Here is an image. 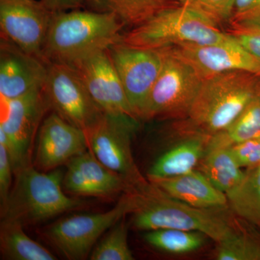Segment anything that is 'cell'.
I'll list each match as a JSON object with an SVG mask.
<instances>
[{"instance_id":"cell-4","label":"cell","mask_w":260,"mask_h":260,"mask_svg":"<svg viewBox=\"0 0 260 260\" xmlns=\"http://www.w3.org/2000/svg\"><path fill=\"white\" fill-rule=\"evenodd\" d=\"M14 174V186L1 207L2 220H15L23 225L39 223L87 205L63 190L64 173L60 169L44 172L30 164Z\"/></svg>"},{"instance_id":"cell-9","label":"cell","mask_w":260,"mask_h":260,"mask_svg":"<svg viewBox=\"0 0 260 260\" xmlns=\"http://www.w3.org/2000/svg\"><path fill=\"white\" fill-rule=\"evenodd\" d=\"M0 143L9 153L13 173L31 164L32 143L49 108L44 88L13 99H0Z\"/></svg>"},{"instance_id":"cell-17","label":"cell","mask_w":260,"mask_h":260,"mask_svg":"<svg viewBox=\"0 0 260 260\" xmlns=\"http://www.w3.org/2000/svg\"><path fill=\"white\" fill-rule=\"evenodd\" d=\"M88 150L84 130L63 119L55 112L43 121L38 133L35 165L48 172Z\"/></svg>"},{"instance_id":"cell-12","label":"cell","mask_w":260,"mask_h":260,"mask_svg":"<svg viewBox=\"0 0 260 260\" xmlns=\"http://www.w3.org/2000/svg\"><path fill=\"white\" fill-rule=\"evenodd\" d=\"M135 116L142 119L162 63L160 49L128 47L121 43L108 49Z\"/></svg>"},{"instance_id":"cell-19","label":"cell","mask_w":260,"mask_h":260,"mask_svg":"<svg viewBox=\"0 0 260 260\" xmlns=\"http://www.w3.org/2000/svg\"><path fill=\"white\" fill-rule=\"evenodd\" d=\"M152 183L169 196L194 208H229L225 195L200 170L194 169L184 175Z\"/></svg>"},{"instance_id":"cell-24","label":"cell","mask_w":260,"mask_h":260,"mask_svg":"<svg viewBox=\"0 0 260 260\" xmlns=\"http://www.w3.org/2000/svg\"><path fill=\"white\" fill-rule=\"evenodd\" d=\"M104 11L117 15L124 25H141L160 10L171 6L170 0H96Z\"/></svg>"},{"instance_id":"cell-27","label":"cell","mask_w":260,"mask_h":260,"mask_svg":"<svg viewBox=\"0 0 260 260\" xmlns=\"http://www.w3.org/2000/svg\"><path fill=\"white\" fill-rule=\"evenodd\" d=\"M179 4L194 10L215 25L229 23L234 0H177Z\"/></svg>"},{"instance_id":"cell-13","label":"cell","mask_w":260,"mask_h":260,"mask_svg":"<svg viewBox=\"0 0 260 260\" xmlns=\"http://www.w3.org/2000/svg\"><path fill=\"white\" fill-rule=\"evenodd\" d=\"M54 13L42 0H0L2 39L44 60L43 47Z\"/></svg>"},{"instance_id":"cell-31","label":"cell","mask_w":260,"mask_h":260,"mask_svg":"<svg viewBox=\"0 0 260 260\" xmlns=\"http://www.w3.org/2000/svg\"><path fill=\"white\" fill-rule=\"evenodd\" d=\"M13 166L8 149L0 143V202L1 207L6 203L11 190Z\"/></svg>"},{"instance_id":"cell-25","label":"cell","mask_w":260,"mask_h":260,"mask_svg":"<svg viewBox=\"0 0 260 260\" xmlns=\"http://www.w3.org/2000/svg\"><path fill=\"white\" fill-rule=\"evenodd\" d=\"M205 236L201 233L175 229L148 231L145 242L158 250L170 254H185L200 249Z\"/></svg>"},{"instance_id":"cell-5","label":"cell","mask_w":260,"mask_h":260,"mask_svg":"<svg viewBox=\"0 0 260 260\" xmlns=\"http://www.w3.org/2000/svg\"><path fill=\"white\" fill-rule=\"evenodd\" d=\"M230 36L203 15L186 7L169 6L141 25L122 34L121 44L144 49H160L181 44H214Z\"/></svg>"},{"instance_id":"cell-29","label":"cell","mask_w":260,"mask_h":260,"mask_svg":"<svg viewBox=\"0 0 260 260\" xmlns=\"http://www.w3.org/2000/svg\"><path fill=\"white\" fill-rule=\"evenodd\" d=\"M238 165L251 169L260 165V138L246 140L229 148Z\"/></svg>"},{"instance_id":"cell-8","label":"cell","mask_w":260,"mask_h":260,"mask_svg":"<svg viewBox=\"0 0 260 260\" xmlns=\"http://www.w3.org/2000/svg\"><path fill=\"white\" fill-rule=\"evenodd\" d=\"M137 127L136 118L103 113L93 124L84 130L88 150L104 165L124 178L133 189L148 183L132 153V139Z\"/></svg>"},{"instance_id":"cell-7","label":"cell","mask_w":260,"mask_h":260,"mask_svg":"<svg viewBox=\"0 0 260 260\" xmlns=\"http://www.w3.org/2000/svg\"><path fill=\"white\" fill-rule=\"evenodd\" d=\"M138 207L134 191L124 193L117 204L105 213L75 215L59 220L42 233L51 245L67 259H86L103 234Z\"/></svg>"},{"instance_id":"cell-26","label":"cell","mask_w":260,"mask_h":260,"mask_svg":"<svg viewBox=\"0 0 260 260\" xmlns=\"http://www.w3.org/2000/svg\"><path fill=\"white\" fill-rule=\"evenodd\" d=\"M91 260H133L127 241L125 217L110 229L102 241L90 253Z\"/></svg>"},{"instance_id":"cell-1","label":"cell","mask_w":260,"mask_h":260,"mask_svg":"<svg viewBox=\"0 0 260 260\" xmlns=\"http://www.w3.org/2000/svg\"><path fill=\"white\" fill-rule=\"evenodd\" d=\"M259 93L260 77L247 72H224L205 78L179 130L209 140L226 129Z\"/></svg>"},{"instance_id":"cell-14","label":"cell","mask_w":260,"mask_h":260,"mask_svg":"<svg viewBox=\"0 0 260 260\" xmlns=\"http://www.w3.org/2000/svg\"><path fill=\"white\" fill-rule=\"evenodd\" d=\"M104 113L135 116L108 49L70 63Z\"/></svg>"},{"instance_id":"cell-28","label":"cell","mask_w":260,"mask_h":260,"mask_svg":"<svg viewBox=\"0 0 260 260\" xmlns=\"http://www.w3.org/2000/svg\"><path fill=\"white\" fill-rule=\"evenodd\" d=\"M225 32L260 59V23H229Z\"/></svg>"},{"instance_id":"cell-3","label":"cell","mask_w":260,"mask_h":260,"mask_svg":"<svg viewBox=\"0 0 260 260\" xmlns=\"http://www.w3.org/2000/svg\"><path fill=\"white\" fill-rule=\"evenodd\" d=\"M138 207L133 223L139 230L175 229L204 234L215 242L225 240L235 232L239 222L224 213L226 209L194 208L172 198L153 183L133 190Z\"/></svg>"},{"instance_id":"cell-11","label":"cell","mask_w":260,"mask_h":260,"mask_svg":"<svg viewBox=\"0 0 260 260\" xmlns=\"http://www.w3.org/2000/svg\"><path fill=\"white\" fill-rule=\"evenodd\" d=\"M44 91L49 108L80 129L85 130L102 115L85 85L69 64L47 62Z\"/></svg>"},{"instance_id":"cell-32","label":"cell","mask_w":260,"mask_h":260,"mask_svg":"<svg viewBox=\"0 0 260 260\" xmlns=\"http://www.w3.org/2000/svg\"><path fill=\"white\" fill-rule=\"evenodd\" d=\"M42 1L55 13L64 11L68 8L78 7L81 3V0H42Z\"/></svg>"},{"instance_id":"cell-21","label":"cell","mask_w":260,"mask_h":260,"mask_svg":"<svg viewBox=\"0 0 260 260\" xmlns=\"http://www.w3.org/2000/svg\"><path fill=\"white\" fill-rule=\"evenodd\" d=\"M23 225L12 220H2L0 250L2 257L10 260H54L50 251L25 234Z\"/></svg>"},{"instance_id":"cell-10","label":"cell","mask_w":260,"mask_h":260,"mask_svg":"<svg viewBox=\"0 0 260 260\" xmlns=\"http://www.w3.org/2000/svg\"><path fill=\"white\" fill-rule=\"evenodd\" d=\"M199 165L200 170L225 195L229 209L260 230L254 183L248 170L238 165L229 149L207 146Z\"/></svg>"},{"instance_id":"cell-6","label":"cell","mask_w":260,"mask_h":260,"mask_svg":"<svg viewBox=\"0 0 260 260\" xmlns=\"http://www.w3.org/2000/svg\"><path fill=\"white\" fill-rule=\"evenodd\" d=\"M161 69L149 95L142 119H179L189 115L203 78L170 47L160 49Z\"/></svg>"},{"instance_id":"cell-20","label":"cell","mask_w":260,"mask_h":260,"mask_svg":"<svg viewBox=\"0 0 260 260\" xmlns=\"http://www.w3.org/2000/svg\"><path fill=\"white\" fill-rule=\"evenodd\" d=\"M188 136L162 154L149 169L150 182L184 175L192 172L205 155L208 139L200 135Z\"/></svg>"},{"instance_id":"cell-22","label":"cell","mask_w":260,"mask_h":260,"mask_svg":"<svg viewBox=\"0 0 260 260\" xmlns=\"http://www.w3.org/2000/svg\"><path fill=\"white\" fill-rule=\"evenodd\" d=\"M256 138H260V93L226 129L208 140V146L229 148Z\"/></svg>"},{"instance_id":"cell-33","label":"cell","mask_w":260,"mask_h":260,"mask_svg":"<svg viewBox=\"0 0 260 260\" xmlns=\"http://www.w3.org/2000/svg\"><path fill=\"white\" fill-rule=\"evenodd\" d=\"M250 174L256 191V205L260 218V165L254 169H246Z\"/></svg>"},{"instance_id":"cell-15","label":"cell","mask_w":260,"mask_h":260,"mask_svg":"<svg viewBox=\"0 0 260 260\" xmlns=\"http://www.w3.org/2000/svg\"><path fill=\"white\" fill-rule=\"evenodd\" d=\"M190 64L203 79L229 71L247 72L260 77V59L242 47L230 36L214 44L186 43L169 47Z\"/></svg>"},{"instance_id":"cell-16","label":"cell","mask_w":260,"mask_h":260,"mask_svg":"<svg viewBox=\"0 0 260 260\" xmlns=\"http://www.w3.org/2000/svg\"><path fill=\"white\" fill-rule=\"evenodd\" d=\"M66 166L63 188L74 196L109 198L133 190L124 178L104 165L88 149Z\"/></svg>"},{"instance_id":"cell-30","label":"cell","mask_w":260,"mask_h":260,"mask_svg":"<svg viewBox=\"0 0 260 260\" xmlns=\"http://www.w3.org/2000/svg\"><path fill=\"white\" fill-rule=\"evenodd\" d=\"M260 23V0H234L229 23Z\"/></svg>"},{"instance_id":"cell-23","label":"cell","mask_w":260,"mask_h":260,"mask_svg":"<svg viewBox=\"0 0 260 260\" xmlns=\"http://www.w3.org/2000/svg\"><path fill=\"white\" fill-rule=\"evenodd\" d=\"M240 223V222H239ZM239 223L235 232L225 240L217 243L215 259L218 260H260V230L251 225Z\"/></svg>"},{"instance_id":"cell-2","label":"cell","mask_w":260,"mask_h":260,"mask_svg":"<svg viewBox=\"0 0 260 260\" xmlns=\"http://www.w3.org/2000/svg\"><path fill=\"white\" fill-rule=\"evenodd\" d=\"M124 24L112 12H56L43 47L47 62L70 64L120 42Z\"/></svg>"},{"instance_id":"cell-18","label":"cell","mask_w":260,"mask_h":260,"mask_svg":"<svg viewBox=\"0 0 260 260\" xmlns=\"http://www.w3.org/2000/svg\"><path fill=\"white\" fill-rule=\"evenodd\" d=\"M47 62L3 39L0 52V99H13L44 88Z\"/></svg>"}]
</instances>
